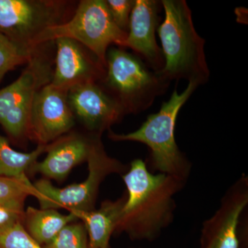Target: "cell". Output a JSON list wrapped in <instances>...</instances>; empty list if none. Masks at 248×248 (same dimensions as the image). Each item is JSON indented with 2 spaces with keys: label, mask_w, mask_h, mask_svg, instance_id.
Masks as SVG:
<instances>
[{
  "label": "cell",
  "mask_w": 248,
  "mask_h": 248,
  "mask_svg": "<svg viewBox=\"0 0 248 248\" xmlns=\"http://www.w3.org/2000/svg\"><path fill=\"white\" fill-rule=\"evenodd\" d=\"M123 179L126 200L116 231L125 232L133 239L151 241L172 220L174 196L184 181L164 173L153 174L140 159L131 163Z\"/></svg>",
  "instance_id": "1"
},
{
  "label": "cell",
  "mask_w": 248,
  "mask_h": 248,
  "mask_svg": "<svg viewBox=\"0 0 248 248\" xmlns=\"http://www.w3.org/2000/svg\"><path fill=\"white\" fill-rule=\"evenodd\" d=\"M164 19L157 28L164 66L160 75L170 82L187 80L199 86L208 82L210 70L204 46L196 31L191 10L185 0H162Z\"/></svg>",
  "instance_id": "2"
},
{
  "label": "cell",
  "mask_w": 248,
  "mask_h": 248,
  "mask_svg": "<svg viewBox=\"0 0 248 248\" xmlns=\"http://www.w3.org/2000/svg\"><path fill=\"white\" fill-rule=\"evenodd\" d=\"M199 86L190 81L182 93L174 90L159 110L148 116L138 130L127 134L110 131L109 138L115 141L143 143L149 148L155 169L185 181L190 173V164L177 146L174 132L179 111Z\"/></svg>",
  "instance_id": "3"
},
{
  "label": "cell",
  "mask_w": 248,
  "mask_h": 248,
  "mask_svg": "<svg viewBox=\"0 0 248 248\" xmlns=\"http://www.w3.org/2000/svg\"><path fill=\"white\" fill-rule=\"evenodd\" d=\"M104 88L120 103L125 114L147 110L156 97L164 94L170 81L151 70L135 54L122 48L108 51Z\"/></svg>",
  "instance_id": "4"
},
{
  "label": "cell",
  "mask_w": 248,
  "mask_h": 248,
  "mask_svg": "<svg viewBox=\"0 0 248 248\" xmlns=\"http://www.w3.org/2000/svg\"><path fill=\"white\" fill-rule=\"evenodd\" d=\"M127 37L112 19L105 0H82L71 19L47 28L36 38L34 46L69 38L86 47L106 68L108 47H125Z\"/></svg>",
  "instance_id": "5"
},
{
  "label": "cell",
  "mask_w": 248,
  "mask_h": 248,
  "mask_svg": "<svg viewBox=\"0 0 248 248\" xmlns=\"http://www.w3.org/2000/svg\"><path fill=\"white\" fill-rule=\"evenodd\" d=\"M89 174L84 182L65 187H55L47 179L33 184V197L42 209L65 208L71 211L94 210L99 186L111 173L120 172L124 166L106 153L99 137L93 143L87 159Z\"/></svg>",
  "instance_id": "6"
},
{
  "label": "cell",
  "mask_w": 248,
  "mask_h": 248,
  "mask_svg": "<svg viewBox=\"0 0 248 248\" xmlns=\"http://www.w3.org/2000/svg\"><path fill=\"white\" fill-rule=\"evenodd\" d=\"M37 48L21 76L0 90V124L16 139L28 136L34 97L53 78L51 62L46 55L37 53Z\"/></svg>",
  "instance_id": "7"
},
{
  "label": "cell",
  "mask_w": 248,
  "mask_h": 248,
  "mask_svg": "<svg viewBox=\"0 0 248 248\" xmlns=\"http://www.w3.org/2000/svg\"><path fill=\"white\" fill-rule=\"evenodd\" d=\"M68 2L56 0H0V33L17 45L35 49L45 29L66 22Z\"/></svg>",
  "instance_id": "8"
},
{
  "label": "cell",
  "mask_w": 248,
  "mask_h": 248,
  "mask_svg": "<svg viewBox=\"0 0 248 248\" xmlns=\"http://www.w3.org/2000/svg\"><path fill=\"white\" fill-rule=\"evenodd\" d=\"M75 117L68 102V91L46 85L36 93L32 107L28 136L47 145L69 132Z\"/></svg>",
  "instance_id": "9"
},
{
  "label": "cell",
  "mask_w": 248,
  "mask_h": 248,
  "mask_svg": "<svg viewBox=\"0 0 248 248\" xmlns=\"http://www.w3.org/2000/svg\"><path fill=\"white\" fill-rule=\"evenodd\" d=\"M68 102L74 117L99 136L125 115L120 103L98 82L82 83L71 88Z\"/></svg>",
  "instance_id": "10"
},
{
  "label": "cell",
  "mask_w": 248,
  "mask_h": 248,
  "mask_svg": "<svg viewBox=\"0 0 248 248\" xmlns=\"http://www.w3.org/2000/svg\"><path fill=\"white\" fill-rule=\"evenodd\" d=\"M55 68L50 84L68 90L76 85L103 81L106 68L94 55L91 56L82 45L66 37L56 39Z\"/></svg>",
  "instance_id": "11"
},
{
  "label": "cell",
  "mask_w": 248,
  "mask_h": 248,
  "mask_svg": "<svg viewBox=\"0 0 248 248\" xmlns=\"http://www.w3.org/2000/svg\"><path fill=\"white\" fill-rule=\"evenodd\" d=\"M161 8V1L135 0L125 45L157 73L164 66L162 51L156 40Z\"/></svg>",
  "instance_id": "12"
},
{
  "label": "cell",
  "mask_w": 248,
  "mask_h": 248,
  "mask_svg": "<svg viewBox=\"0 0 248 248\" xmlns=\"http://www.w3.org/2000/svg\"><path fill=\"white\" fill-rule=\"evenodd\" d=\"M248 203L247 180L241 179L225 196L215 215L204 224L201 245L212 248H239L238 223Z\"/></svg>",
  "instance_id": "13"
},
{
  "label": "cell",
  "mask_w": 248,
  "mask_h": 248,
  "mask_svg": "<svg viewBox=\"0 0 248 248\" xmlns=\"http://www.w3.org/2000/svg\"><path fill=\"white\" fill-rule=\"evenodd\" d=\"M97 137L88 138L76 134L61 137L47 145L45 159L37 161L32 169L48 179L63 181L76 166L87 161Z\"/></svg>",
  "instance_id": "14"
},
{
  "label": "cell",
  "mask_w": 248,
  "mask_h": 248,
  "mask_svg": "<svg viewBox=\"0 0 248 248\" xmlns=\"http://www.w3.org/2000/svg\"><path fill=\"white\" fill-rule=\"evenodd\" d=\"M126 196L120 200L103 202L100 208L91 211H71L84 223L89 248H110L111 236L117 231Z\"/></svg>",
  "instance_id": "15"
},
{
  "label": "cell",
  "mask_w": 248,
  "mask_h": 248,
  "mask_svg": "<svg viewBox=\"0 0 248 248\" xmlns=\"http://www.w3.org/2000/svg\"><path fill=\"white\" fill-rule=\"evenodd\" d=\"M78 219L74 214L64 215L55 209L29 207L24 212V228L36 242L42 246L48 244L67 225Z\"/></svg>",
  "instance_id": "16"
},
{
  "label": "cell",
  "mask_w": 248,
  "mask_h": 248,
  "mask_svg": "<svg viewBox=\"0 0 248 248\" xmlns=\"http://www.w3.org/2000/svg\"><path fill=\"white\" fill-rule=\"evenodd\" d=\"M47 145H39L31 153H21L13 149L9 141L0 135V176L17 179L28 186L33 185L27 177V171L46 151Z\"/></svg>",
  "instance_id": "17"
},
{
  "label": "cell",
  "mask_w": 248,
  "mask_h": 248,
  "mask_svg": "<svg viewBox=\"0 0 248 248\" xmlns=\"http://www.w3.org/2000/svg\"><path fill=\"white\" fill-rule=\"evenodd\" d=\"M36 49L17 45L0 33V79L16 66L27 63Z\"/></svg>",
  "instance_id": "18"
},
{
  "label": "cell",
  "mask_w": 248,
  "mask_h": 248,
  "mask_svg": "<svg viewBox=\"0 0 248 248\" xmlns=\"http://www.w3.org/2000/svg\"><path fill=\"white\" fill-rule=\"evenodd\" d=\"M44 248H89L84 223L72 222L65 226Z\"/></svg>",
  "instance_id": "19"
},
{
  "label": "cell",
  "mask_w": 248,
  "mask_h": 248,
  "mask_svg": "<svg viewBox=\"0 0 248 248\" xmlns=\"http://www.w3.org/2000/svg\"><path fill=\"white\" fill-rule=\"evenodd\" d=\"M34 186L17 179L0 176V204L24 203L29 195L34 196Z\"/></svg>",
  "instance_id": "20"
},
{
  "label": "cell",
  "mask_w": 248,
  "mask_h": 248,
  "mask_svg": "<svg viewBox=\"0 0 248 248\" xmlns=\"http://www.w3.org/2000/svg\"><path fill=\"white\" fill-rule=\"evenodd\" d=\"M0 248H44L28 234L22 223L0 232Z\"/></svg>",
  "instance_id": "21"
},
{
  "label": "cell",
  "mask_w": 248,
  "mask_h": 248,
  "mask_svg": "<svg viewBox=\"0 0 248 248\" xmlns=\"http://www.w3.org/2000/svg\"><path fill=\"white\" fill-rule=\"evenodd\" d=\"M107 4L111 16L117 27L128 33L130 15L135 0H107Z\"/></svg>",
  "instance_id": "22"
},
{
  "label": "cell",
  "mask_w": 248,
  "mask_h": 248,
  "mask_svg": "<svg viewBox=\"0 0 248 248\" xmlns=\"http://www.w3.org/2000/svg\"><path fill=\"white\" fill-rule=\"evenodd\" d=\"M24 203L0 204V232L22 223Z\"/></svg>",
  "instance_id": "23"
},
{
  "label": "cell",
  "mask_w": 248,
  "mask_h": 248,
  "mask_svg": "<svg viewBox=\"0 0 248 248\" xmlns=\"http://www.w3.org/2000/svg\"><path fill=\"white\" fill-rule=\"evenodd\" d=\"M200 248H212L209 246H205V245H201Z\"/></svg>",
  "instance_id": "24"
}]
</instances>
